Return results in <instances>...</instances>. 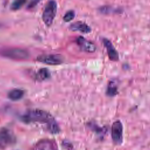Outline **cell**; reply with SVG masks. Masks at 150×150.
<instances>
[{"label": "cell", "instance_id": "cell-16", "mask_svg": "<svg viewBox=\"0 0 150 150\" xmlns=\"http://www.w3.org/2000/svg\"><path fill=\"white\" fill-rule=\"evenodd\" d=\"M74 16H75L74 11L73 10H69L65 13V15L63 18V19L64 22H68L72 21L74 19Z\"/></svg>", "mask_w": 150, "mask_h": 150}, {"label": "cell", "instance_id": "cell-12", "mask_svg": "<svg viewBox=\"0 0 150 150\" xmlns=\"http://www.w3.org/2000/svg\"><path fill=\"white\" fill-rule=\"evenodd\" d=\"M105 93L109 97H114L118 94V87L115 81H110Z\"/></svg>", "mask_w": 150, "mask_h": 150}, {"label": "cell", "instance_id": "cell-4", "mask_svg": "<svg viewBox=\"0 0 150 150\" xmlns=\"http://www.w3.org/2000/svg\"><path fill=\"white\" fill-rule=\"evenodd\" d=\"M37 60L39 62L49 65H59L63 63L64 58L60 54H45L38 56Z\"/></svg>", "mask_w": 150, "mask_h": 150}, {"label": "cell", "instance_id": "cell-2", "mask_svg": "<svg viewBox=\"0 0 150 150\" xmlns=\"http://www.w3.org/2000/svg\"><path fill=\"white\" fill-rule=\"evenodd\" d=\"M0 54L4 57L15 60H24L29 57V53L26 50L19 47H9L1 49Z\"/></svg>", "mask_w": 150, "mask_h": 150}, {"label": "cell", "instance_id": "cell-10", "mask_svg": "<svg viewBox=\"0 0 150 150\" xmlns=\"http://www.w3.org/2000/svg\"><path fill=\"white\" fill-rule=\"evenodd\" d=\"M69 28L71 31H77L83 33H89L91 31V28L82 21H77L71 23Z\"/></svg>", "mask_w": 150, "mask_h": 150}, {"label": "cell", "instance_id": "cell-7", "mask_svg": "<svg viewBox=\"0 0 150 150\" xmlns=\"http://www.w3.org/2000/svg\"><path fill=\"white\" fill-rule=\"evenodd\" d=\"M76 43L81 50L88 53H93L96 50V46L94 43L85 39L83 36H79L76 40Z\"/></svg>", "mask_w": 150, "mask_h": 150}, {"label": "cell", "instance_id": "cell-13", "mask_svg": "<svg viewBox=\"0 0 150 150\" xmlns=\"http://www.w3.org/2000/svg\"><path fill=\"white\" fill-rule=\"evenodd\" d=\"M50 76V74L48 69L46 68H42L38 71L36 74V79L39 81H43L48 79Z\"/></svg>", "mask_w": 150, "mask_h": 150}, {"label": "cell", "instance_id": "cell-15", "mask_svg": "<svg viewBox=\"0 0 150 150\" xmlns=\"http://www.w3.org/2000/svg\"><path fill=\"white\" fill-rule=\"evenodd\" d=\"M26 1L23 0H19V1H15L13 2L11 5V9L13 11H16L20 9L25 4Z\"/></svg>", "mask_w": 150, "mask_h": 150}, {"label": "cell", "instance_id": "cell-11", "mask_svg": "<svg viewBox=\"0 0 150 150\" xmlns=\"http://www.w3.org/2000/svg\"><path fill=\"white\" fill-rule=\"evenodd\" d=\"M24 95V91L19 88H15L11 90L8 94V98L12 101H17L21 99Z\"/></svg>", "mask_w": 150, "mask_h": 150}, {"label": "cell", "instance_id": "cell-5", "mask_svg": "<svg viewBox=\"0 0 150 150\" xmlns=\"http://www.w3.org/2000/svg\"><path fill=\"white\" fill-rule=\"evenodd\" d=\"M111 138L115 145H120L123 139V127L120 120L115 121L111 126Z\"/></svg>", "mask_w": 150, "mask_h": 150}, {"label": "cell", "instance_id": "cell-9", "mask_svg": "<svg viewBox=\"0 0 150 150\" xmlns=\"http://www.w3.org/2000/svg\"><path fill=\"white\" fill-rule=\"evenodd\" d=\"M33 150H57L56 144L49 139H43L38 142Z\"/></svg>", "mask_w": 150, "mask_h": 150}, {"label": "cell", "instance_id": "cell-3", "mask_svg": "<svg viewBox=\"0 0 150 150\" xmlns=\"http://www.w3.org/2000/svg\"><path fill=\"white\" fill-rule=\"evenodd\" d=\"M57 3L54 1H49L43 12L42 19L45 25L47 26H50L56 16L57 12Z\"/></svg>", "mask_w": 150, "mask_h": 150}, {"label": "cell", "instance_id": "cell-14", "mask_svg": "<svg viewBox=\"0 0 150 150\" xmlns=\"http://www.w3.org/2000/svg\"><path fill=\"white\" fill-rule=\"evenodd\" d=\"M98 11L104 14H107V13H116V12H120V9L118 8H112L110 6H103L100 7L98 9Z\"/></svg>", "mask_w": 150, "mask_h": 150}, {"label": "cell", "instance_id": "cell-6", "mask_svg": "<svg viewBox=\"0 0 150 150\" xmlns=\"http://www.w3.org/2000/svg\"><path fill=\"white\" fill-rule=\"evenodd\" d=\"M15 137L13 132L6 128L0 129V146L5 147L13 144L15 142Z\"/></svg>", "mask_w": 150, "mask_h": 150}, {"label": "cell", "instance_id": "cell-17", "mask_svg": "<svg viewBox=\"0 0 150 150\" xmlns=\"http://www.w3.org/2000/svg\"><path fill=\"white\" fill-rule=\"evenodd\" d=\"M38 2H39V1H31V2L29 4V5H28V8L29 9L33 8H34V7L38 4Z\"/></svg>", "mask_w": 150, "mask_h": 150}, {"label": "cell", "instance_id": "cell-1", "mask_svg": "<svg viewBox=\"0 0 150 150\" xmlns=\"http://www.w3.org/2000/svg\"><path fill=\"white\" fill-rule=\"evenodd\" d=\"M22 119L26 123L38 122L45 124L47 129L52 134H57L60 132V128L54 117L44 110L40 109L29 110L23 114Z\"/></svg>", "mask_w": 150, "mask_h": 150}, {"label": "cell", "instance_id": "cell-8", "mask_svg": "<svg viewBox=\"0 0 150 150\" xmlns=\"http://www.w3.org/2000/svg\"><path fill=\"white\" fill-rule=\"evenodd\" d=\"M103 43L107 49V54L110 60L113 62L118 61L119 60V54L111 41L107 38H104L103 39Z\"/></svg>", "mask_w": 150, "mask_h": 150}]
</instances>
